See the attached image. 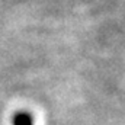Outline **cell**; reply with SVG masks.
I'll list each match as a JSON object with an SVG mask.
<instances>
[{
  "mask_svg": "<svg viewBox=\"0 0 125 125\" xmlns=\"http://www.w3.org/2000/svg\"><path fill=\"white\" fill-rule=\"evenodd\" d=\"M12 125H33V119H32L31 114L21 111V112L15 114V116L12 119Z\"/></svg>",
  "mask_w": 125,
  "mask_h": 125,
  "instance_id": "obj_1",
  "label": "cell"
}]
</instances>
